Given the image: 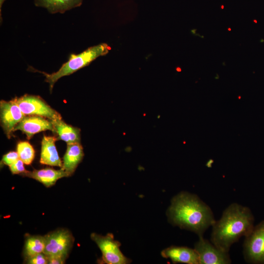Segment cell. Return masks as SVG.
I'll return each mask as SVG.
<instances>
[{
    "mask_svg": "<svg viewBox=\"0 0 264 264\" xmlns=\"http://www.w3.org/2000/svg\"><path fill=\"white\" fill-rule=\"evenodd\" d=\"M84 155L80 143L67 144L62 168L70 176L75 172Z\"/></svg>",
    "mask_w": 264,
    "mask_h": 264,
    "instance_id": "5bb4252c",
    "label": "cell"
},
{
    "mask_svg": "<svg viewBox=\"0 0 264 264\" xmlns=\"http://www.w3.org/2000/svg\"><path fill=\"white\" fill-rule=\"evenodd\" d=\"M45 248L44 236H29L25 240L24 255L25 258L43 253Z\"/></svg>",
    "mask_w": 264,
    "mask_h": 264,
    "instance_id": "e0dca14e",
    "label": "cell"
},
{
    "mask_svg": "<svg viewBox=\"0 0 264 264\" xmlns=\"http://www.w3.org/2000/svg\"><path fill=\"white\" fill-rule=\"evenodd\" d=\"M231 28H229V27L228 28V31H231Z\"/></svg>",
    "mask_w": 264,
    "mask_h": 264,
    "instance_id": "cb8c5ba5",
    "label": "cell"
},
{
    "mask_svg": "<svg viewBox=\"0 0 264 264\" xmlns=\"http://www.w3.org/2000/svg\"><path fill=\"white\" fill-rule=\"evenodd\" d=\"M254 222L253 215L248 207L233 203L212 226L211 242L220 250L228 252L234 243L251 232Z\"/></svg>",
    "mask_w": 264,
    "mask_h": 264,
    "instance_id": "7a4b0ae2",
    "label": "cell"
},
{
    "mask_svg": "<svg viewBox=\"0 0 264 264\" xmlns=\"http://www.w3.org/2000/svg\"><path fill=\"white\" fill-rule=\"evenodd\" d=\"M213 160H210L206 164V166H208V165H210V167H211V164L212 163H213Z\"/></svg>",
    "mask_w": 264,
    "mask_h": 264,
    "instance_id": "603a6c76",
    "label": "cell"
},
{
    "mask_svg": "<svg viewBox=\"0 0 264 264\" xmlns=\"http://www.w3.org/2000/svg\"><path fill=\"white\" fill-rule=\"evenodd\" d=\"M17 130H20L25 133L28 139H30L35 133L42 131L50 130L55 132L51 120L36 115L25 116L15 127L13 132Z\"/></svg>",
    "mask_w": 264,
    "mask_h": 264,
    "instance_id": "30bf717a",
    "label": "cell"
},
{
    "mask_svg": "<svg viewBox=\"0 0 264 264\" xmlns=\"http://www.w3.org/2000/svg\"><path fill=\"white\" fill-rule=\"evenodd\" d=\"M161 254L163 258L171 259L173 263L200 264L196 251L187 247L171 246L162 250Z\"/></svg>",
    "mask_w": 264,
    "mask_h": 264,
    "instance_id": "8fae6325",
    "label": "cell"
},
{
    "mask_svg": "<svg viewBox=\"0 0 264 264\" xmlns=\"http://www.w3.org/2000/svg\"><path fill=\"white\" fill-rule=\"evenodd\" d=\"M27 264H48V257L44 253H39L26 259Z\"/></svg>",
    "mask_w": 264,
    "mask_h": 264,
    "instance_id": "d6986e66",
    "label": "cell"
},
{
    "mask_svg": "<svg viewBox=\"0 0 264 264\" xmlns=\"http://www.w3.org/2000/svg\"><path fill=\"white\" fill-rule=\"evenodd\" d=\"M195 250L197 252L200 264H229L231 260L228 252L223 251L211 242L199 237L198 241L195 244Z\"/></svg>",
    "mask_w": 264,
    "mask_h": 264,
    "instance_id": "ba28073f",
    "label": "cell"
},
{
    "mask_svg": "<svg viewBox=\"0 0 264 264\" xmlns=\"http://www.w3.org/2000/svg\"><path fill=\"white\" fill-rule=\"evenodd\" d=\"M110 48L105 43L88 48L78 54H71L68 60L64 63L56 72L51 74L41 72L45 76V81L49 85L50 92L55 83L63 76L69 75L88 65L91 62L109 52Z\"/></svg>",
    "mask_w": 264,
    "mask_h": 264,
    "instance_id": "3957f363",
    "label": "cell"
},
{
    "mask_svg": "<svg viewBox=\"0 0 264 264\" xmlns=\"http://www.w3.org/2000/svg\"><path fill=\"white\" fill-rule=\"evenodd\" d=\"M83 0H35L36 6L46 8L52 14L64 13L73 8L80 6Z\"/></svg>",
    "mask_w": 264,
    "mask_h": 264,
    "instance_id": "2e32d148",
    "label": "cell"
},
{
    "mask_svg": "<svg viewBox=\"0 0 264 264\" xmlns=\"http://www.w3.org/2000/svg\"><path fill=\"white\" fill-rule=\"evenodd\" d=\"M167 215L174 225L194 232L199 237L203 236L216 221L207 204L197 195L185 192L173 198Z\"/></svg>",
    "mask_w": 264,
    "mask_h": 264,
    "instance_id": "6da1fadb",
    "label": "cell"
},
{
    "mask_svg": "<svg viewBox=\"0 0 264 264\" xmlns=\"http://www.w3.org/2000/svg\"><path fill=\"white\" fill-rule=\"evenodd\" d=\"M58 139L55 136L44 135L41 144L40 162L42 164L62 167L63 163L55 146Z\"/></svg>",
    "mask_w": 264,
    "mask_h": 264,
    "instance_id": "7c38bea8",
    "label": "cell"
},
{
    "mask_svg": "<svg viewBox=\"0 0 264 264\" xmlns=\"http://www.w3.org/2000/svg\"><path fill=\"white\" fill-rule=\"evenodd\" d=\"M1 126L8 138H10L15 127L25 116L15 99L0 102Z\"/></svg>",
    "mask_w": 264,
    "mask_h": 264,
    "instance_id": "9c48e42d",
    "label": "cell"
},
{
    "mask_svg": "<svg viewBox=\"0 0 264 264\" xmlns=\"http://www.w3.org/2000/svg\"><path fill=\"white\" fill-rule=\"evenodd\" d=\"M47 256H61L67 257L74 242L71 233L66 229H59L44 236Z\"/></svg>",
    "mask_w": 264,
    "mask_h": 264,
    "instance_id": "52a82bcc",
    "label": "cell"
},
{
    "mask_svg": "<svg viewBox=\"0 0 264 264\" xmlns=\"http://www.w3.org/2000/svg\"><path fill=\"white\" fill-rule=\"evenodd\" d=\"M17 152L19 158L24 164L30 165L34 159L35 151L31 145L27 141H21L17 146Z\"/></svg>",
    "mask_w": 264,
    "mask_h": 264,
    "instance_id": "ac0fdd59",
    "label": "cell"
},
{
    "mask_svg": "<svg viewBox=\"0 0 264 264\" xmlns=\"http://www.w3.org/2000/svg\"><path fill=\"white\" fill-rule=\"evenodd\" d=\"M25 115H36L51 121L62 119L61 114L39 96L25 94L14 98Z\"/></svg>",
    "mask_w": 264,
    "mask_h": 264,
    "instance_id": "8992f818",
    "label": "cell"
},
{
    "mask_svg": "<svg viewBox=\"0 0 264 264\" xmlns=\"http://www.w3.org/2000/svg\"><path fill=\"white\" fill-rule=\"evenodd\" d=\"M58 138L67 144L80 143V129L65 123L62 119L51 121Z\"/></svg>",
    "mask_w": 264,
    "mask_h": 264,
    "instance_id": "9a60e30c",
    "label": "cell"
},
{
    "mask_svg": "<svg viewBox=\"0 0 264 264\" xmlns=\"http://www.w3.org/2000/svg\"><path fill=\"white\" fill-rule=\"evenodd\" d=\"M19 159V156L17 152L12 151L3 156L2 161L4 164L9 166Z\"/></svg>",
    "mask_w": 264,
    "mask_h": 264,
    "instance_id": "44dd1931",
    "label": "cell"
},
{
    "mask_svg": "<svg viewBox=\"0 0 264 264\" xmlns=\"http://www.w3.org/2000/svg\"><path fill=\"white\" fill-rule=\"evenodd\" d=\"M243 253L247 263L264 264V220L254 226L245 237Z\"/></svg>",
    "mask_w": 264,
    "mask_h": 264,
    "instance_id": "277c9868",
    "label": "cell"
},
{
    "mask_svg": "<svg viewBox=\"0 0 264 264\" xmlns=\"http://www.w3.org/2000/svg\"><path fill=\"white\" fill-rule=\"evenodd\" d=\"M24 163L20 158L9 166L10 171L13 174H22L27 171L25 169Z\"/></svg>",
    "mask_w": 264,
    "mask_h": 264,
    "instance_id": "ffe728a7",
    "label": "cell"
},
{
    "mask_svg": "<svg viewBox=\"0 0 264 264\" xmlns=\"http://www.w3.org/2000/svg\"><path fill=\"white\" fill-rule=\"evenodd\" d=\"M49 264H60L65 262L66 257L61 256H47Z\"/></svg>",
    "mask_w": 264,
    "mask_h": 264,
    "instance_id": "7402d4cb",
    "label": "cell"
},
{
    "mask_svg": "<svg viewBox=\"0 0 264 264\" xmlns=\"http://www.w3.org/2000/svg\"><path fill=\"white\" fill-rule=\"evenodd\" d=\"M91 239L97 244L102 252V262L108 264H127L131 260L125 257L120 250V242L114 240L112 234L102 236L91 234Z\"/></svg>",
    "mask_w": 264,
    "mask_h": 264,
    "instance_id": "5b68a950",
    "label": "cell"
},
{
    "mask_svg": "<svg viewBox=\"0 0 264 264\" xmlns=\"http://www.w3.org/2000/svg\"><path fill=\"white\" fill-rule=\"evenodd\" d=\"M22 175L40 182L46 187L54 185L60 178L70 176L62 168L55 170L50 168L34 170L32 171H27Z\"/></svg>",
    "mask_w": 264,
    "mask_h": 264,
    "instance_id": "4fadbf2b",
    "label": "cell"
}]
</instances>
